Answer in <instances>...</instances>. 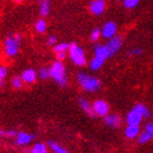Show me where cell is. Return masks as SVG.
<instances>
[{"mask_svg":"<svg viewBox=\"0 0 153 153\" xmlns=\"http://www.w3.org/2000/svg\"><path fill=\"white\" fill-rule=\"evenodd\" d=\"M76 79L81 88L86 92H95L101 88V82L97 78L89 76L84 72H79L76 76Z\"/></svg>","mask_w":153,"mask_h":153,"instance_id":"cell-1","label":"cell"},{"mask_svg":"<svg viewBox=\"0 0 153 153\" xmlns=\"http://www.w3.org/2000/svg\"><path fill=\"white\" fill-rule=\"evenodd\" d=\"M22 41V36L20 34H10L6 37L4 43H3V51L4 54L8 57H13L18 54L19 51L20 44Z\"/></svg>","mask_w":153,"mask_h":153,"instance_id":"cell-2","label":"cell"},{"mask_svg":"<svg viewBox=\"0 0 153 153\" xmlns=\"http://www.w3.org/2000/svg\"><path fill=\"white\" fill-rule=\"evenodd\" d=\"M49 74H51V78H53L59 85L64 86L67 84L66 69L61 61H55L54 64L51 65V67L49 68Z\"/></svg>","mask_w":153,"mask_h":153,"instance_id":"cell-3","label":"cell"},{"mask_svg":"<svg viewBox=\"0 0 153 153\" xmlns=\"http://www.w3.org/2000/svg\"><path fill=\"white\" fill-rule=\"evenodd\" d=\"M69 57L76 66H84L86 64V58L84 51L76 43H71L69 46Z\"/></svg>","mask_w":153,"mask_h":153,"instance_id":"cell-4","label":"cell"},{"mask_svg":"<svg viewBox=\"0 0 153 153\" xmlns=\"http://www.w3.org/2000/svg\"><path fill=\"white\" fill-rule=\"evenodd\" d=\"M93 106V111L95 113V115H99V116H102V117H105L108 115L109 112V105L107 104V102L103 101V100H97L92 104Z\"/></svg>","mask_w":153,"mask_h":153,"instance_id":"cell-5","label":"cell"},{"mask_svg":"<svg viewBox=\"0 0 153 153\" xmlns=\"http://www.w3.org/2000/svg\"><path fill=\"white\" fill-rule=\"evenodd\" d=\"M121 45H123V38H121V36H114V37L111 38V39L107 42V44H106L105 46L107 47L109 54L112 56V55L116 54V53L120 49Z\"/></svg>","mask_w":153,"mask_h":153,"instance_id":"cell-6","label":"cell"},{"mask_svg":"<svg viewBox=\"0 0 153 153\" xmlns=\"http://www.w3.org/2000/svg\"><path fill=\"white\" fill-rule=\"evenodd\" d=\"M90 12L92 14H95V16H100L104 12L105 10V1L103 0H95V1H92L90 3Z\"/></svg>","mask_w":153,"mask_h":153,"instance_id":"cell-7","label":"cell"},{"mask_svg":"<svg viewBox=\"0 0 153 153\" xmlns=\"http://www.w3.org/2000/svg\"><path fill=\"white\" fill-rule=\"evenodd\" d=\"M33 139H34V134H27V132L22 131V132H18L14 143L18 144V146H27Z\"/></svg>","mask_w":153,"mask_h":153,"instance_id":"cell-8","label":"cell"},{"mask_svg":"<svg viewBox=\"0 0 153 153\" xmlns=\"http://www.w3.org/2000/svg\"><path fill=\"white\" fill-rule=\"evenodd\" d=\"M116 31H117V26L114 22H107L105 25L103 26L102 30V35L104 36L105 38H113L116 34Z\"/></svg>","mask_w":153,"mask_h":153,"instance_id":"cell-9","label":"cell"},{"mask_svg":"<svg viewBox=\"0 0 153 153\" xmlns=\"http://www.w3.org/2000/svg\"><path fill=\"white\" fill-rule=\"evenodd\" d=\"M104 121H105V124L107 125V126L113 127V128L119 127L121 125V123H123L120 116L116 114H108L107 116L104 117Z\"/></svg>","mask_w":153,"mask_h":153,"instance_id":"cell-10","label":"cell"},{"mask_svg":"<svg viewBox=\"0 0 153 153\" xmlns=\"http://www.w3.org/2000/svg\"><path fill=\"white\" fill-rule=\"evenodd\" d=\"M69 46H70V44H68V43H60V44H57L54 47V51L57 55V58L59 61L64 60L66 58V53H67V51H69Z\"/></svg>","mask_w":153,"mask_h":153,"instance_id":"cell-11","label":"cell"},{"mask_svg":"<svg viewBox=\"0 0 153 153\" xmlns=\"http://www.w3.org/2000/svg\"><path fill=\"white\" fill-rule=\"evenodd\" d=\"M142 120V116H141L137 111L132 108L131 112L128 113L127 115V123L129 126H139V124Z\"/></svg>","mask_w":153,"mask_h":153,"instance_id":"cell-12","label":"cell"},{"mask_svg":"<svg viewBox=\"0 0 153 153\" xmlns=\"http://www.w3.org/2000/svg\"><path fill=\"white\" fill-rule=\"evenodd\" d=\"M21 78H22L23 82L29 83V84H32L36 81V78H37V72L33 69H26L22 72L21 74Z\"/></svg>","mask_w":153,"mask_h":153,"instance_id":"cell-13","label":"cell"},{"mask_svg":"<svg viewBox=\"0 0 153 153\" xmlns=\"http://www.w3.org/2000/svg\"><path fill=\"white\" fill-rule=\"evenodd\" d=\"M94 55H95V57L100 58V59H103V60H106L111 56L108 49H107V47H106L105 45H97V46H95Z\"/></svg>","mask_w":153,"mask_h":153,"instance_id":"cell-14","label":"cell"},{"mask_svg":"<svg viewBox=\"0 0 153 153\" xmlns=\"http://www.w3.org/2000/svg\"><path fill=\"white\" fill-rule=\"evenodd\" d=\"M79 104H80V106H81V108L89 115L90 117H94V116H95V113L93 111V106L90 104L88 100L81 97V99L79 100Z\"/></svg>","mask_w":153,"mask_h":153,"instance_id":"cell-15","label":"cell"},{"mask_svg":"<svg viewBox=\"0 0 153 153\" xmlns=\"http://www.w3.org/2000/svg\"><path fill=\"white\" fill-rule=\"evenodd\" d=\"M139 131H140L139 126H129L128 125L127 128L125 129V136L129 139H134L139 134Z\"/></svg>","mask_w":153,"mask_h":153,"instance_id":"cell-16","label":"cell"},{"mask_svg":"<svg viewBox=\"0 0 153 153\" xmlns=\"http://www.w3.org/2000/svg\"><path fill=\"white\" fill-rule=\"evenodd\" d=\"M30 153H48V149L46 147V144L38 142L30 149Z\"/></svg>","mask_w":153,"mask_h":153,"instance_id":"cell-17","label":"cell"},{"mask_svg":"<svg viewBox=\"0 0 153 153\" xmlns=\"http://www.w3.org/2000/svg\"><path fill=\"white\" fill-rule=\"evenodd\" d=\"M49 11H51V3H49V1H45V0L41 1V3H39V13H41V16H48Z\"/></svg>","mask_w":153,"mask_h":153,"instance_id":"cell-18","label":"cell"},{"mask_svg":"<svg viewBox=\"0 0 153 153\" xmlns=\"http://www.w3.org/2000/svg\"><path fill=\"white\" fill-rule=\"evenodd\" d=\"M48 146L55 153H68V151L65 148H62L60 144L55 141H48Z\"/></svg>","mask_w":153,"mask_h":153,"instance_id":"cell-19","label":"cell"},{"mask_svg":"<svg viewBox=\"0 0 153 153\" xmlns=\"http://www.w3.org/2000/svg\"><path fill=\"white\" fill-rule=\"evenodd\" d=\"M23 84H24V82H23V80L21 76H12V79H11V85H12V88L14 90L22 89Z\"/></svg>","mask_w":153,"mask_h":153,"instance_id":"cell-20","label":"cell"},{"mask_svg":"<svg viewBox=\"0 0 153 153\" xmlns=\"http://www.w3.org/2000/svg\"><path fill=\"white\" fill-rule=\"evenodd\" d=\"M134 111H137L142 117H149V116H150L149 109H148L144 105H142V104H137V105L134 107Z\"/></svg>","mask_w":153,"mask_h":153,"instance_id":"cell-21","label":"cell"},{"mask_svg":"<svg viewBox=\"0 0 153 153\" xmlns=\"http://www.w3.org/2000/svg\"><path fill=\"white\" fill-rule=\"evenodd\" d=\"M104 62H105V60L100 59V58H97V57H94L92 59V61H91V65H90V66H91V69H92V70H99L100 68H102Z\"/></svg>","mask_w":153,"mask_h":153,"instance_id":"cell-22","label":"cell"},{"mask_svg":"<svg viewBox=\"0 0 153 153\" xmlns=\"http://www.w3.org/2000/svg\"><path fill=\"white\" fill-rule=\"evenodd\" d=\"M46 27H47L46 21L43 19H39L35 24V30L38 33H44L45 31H46Z\"/></svg>","mask_w":153,"mask_h":153,"instance_id":"cell-23","label":"cell"},{"mask_svg":"<svg viewBox=\"0 0 153 153\" xmlns=\"http://www.w3.org/2000/svg\"><path fill=\"white\" fill-rule=\"evenodd\" d=\"M16 130H6V129H0V138H12L16 137Z\"/></svg>","mask_w":153,"mask_h":153,"instance_id":"cell-24","label":"cell"},{"mask_svg":"<svg viewBox=\"0 0 153 153\" xmlns=\"http://www.w3.org/2000/svg\"><path fill=\"white\" fill-rule=\"evenodd\" d=\"M37 76L41 78L42 80H47L49 76H51V74H49V69L47 68H41L37 72Z\"/></svg>","mask_w":153,"mask_h":153,"instance_id":"cell-25","label":"cell"},{"mask_svg":"<svg viewBox=\"0 0 153 153\" xmlns=\"http://www.w3.org/2000/svg\"><path fill=\"white\" fill-rule=\"evenodd\" d=\"M151 134H149L147 131H144L142 134H139V138H138V141H139V143L140 144H143L146 142H148L149 140H151Z\"/></svg>","mask_w":153,"mask_h":153,"instance_id":"cell-26","label":"cell"},{"mask_svg":"<svg viewBox=\"0 0 153 153\" xmlns=\"http://www.w3.org/2000/svg\"><path fill=\"white\" fill-rule=\"evenodd\" d=\"M8 74V69L4 66H0V88L4 84V78Z\"/></svg>","mask_w":153,"mask_h":153,"instance_id":"cell-27","label":"cell"},{"mask_svg":"<svg viewBox=\"0 0 153 153\" xmlns=\"http://www.w3.org/2000/svg\"><path fill=\"white\" fill-rule=\"evenodd\" d=\"M138 3H139L138 0H125L124 6L126 7V8H128V9H132V8L138 6Z\"/></svg>","mask_w":153,"mask_h":153,"instance_id":"cell-28","label":"cell"},{"mask_svg":"<svg viewBox=\"0 0 153 153\" xmlns=\"http://www.w3.org/2000/svg\"><path fill=\"white\" fill-rule=\"evenodd\" d=\"M101 35H102V31H101V30H99V29L93 30L92 34H91V39H92L93 42H95L99 39Z\"/></svg>","mask_w":153,"mask_h":153,"instance_id":"cell-29","label":"cell"},{"mask_svg":"<svg viewBox=\"0 0 153 153\" xmlns=\"http://www.w3.org/2000/svg\"><path fill=\"white\" fill-rule=\"evenodd\" d=\"M47 44L51 45V46H53V45L56 46V45H57V37L54 36V35L49 36V37L47 38Z\"/></svg>","mask_w":153,"mask_h":153,"instance_id":"cell-30","label":"cell"},{"mask_svg":"<svg viewBox=\"0 0 153 153\" xmlns=\"http://www.w3.org/2000/svg\"><path fill=\"white\" fill-rule=\"evenodd\" d=\"M146 131L149 134H151V137H153V123H150L146 126Z\"/></svg>","mask_w":153,"mask_h":153,"instance_id":"cell-31","label":"cell"},{"mask_svg":"<svg viewBox=\"0 0 153 153\" xmlns=\"http://www.w3.org/2000/svg\"><path fill=\"white\" fill-rule=\"evenodd\" d=\"M129 54H130V56H137V55L142 54V49H140V48H134V49L130 51Z\"/></svg>","mask_w":153,"mask_h":153,"instance_id":"cell-32","label":"cell"}]
</instances>
